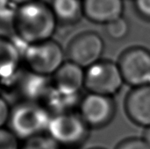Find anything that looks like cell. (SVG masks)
Here are the masks:
<instances>
[{
    "instance_id": "ac0fdd59",
    "label": "cell",
    "mask_w": 150,
    "mask_h": 149,
    "mask_svg": "<svg viewBox=\"0 0 150 149\" xmlns=\"http://www.w3.org/2000/svg\"><path fill=\"white\" fill-rule=\"evenodd\" d=\"M116 149H150V146L143 139H129L122 141Z\"/></svg>"
},
{
    "instance_id": "30bf717a",
    "label": "cell",
    "mask_w": 150,
    "mask_h": 149,
    "mask_svg": "<svg viewBox=\"0 0 150 149\" xmlns=\"http://www.w3.org/2000/svg\"><path fill=\"white\" fill-rule=\"evenodd\" d=\"M126 111L132 121L144 126H150V85L134 87L126 99Z\"/></svg>"
},
{
    "instance_id": "5bb4252c",
    "label": "cell",
    "mask_w": 150,
    "mask_h": 149,
    "mask_svg": "<svg viewBox=\"0 0 150 149\" xmlns=\"http://www.w3.org/2000/svg\"><path fill=\"white\" fill-rule=\"evenodd\" d=\"M105 31L109 37L113 40H120L124 39L127 35L129 32V25L127 21L123 17H120L106 24Z\"/></svg>"
},
{
    "instance_id": "cb8c5ba5",
    "label": "cell",
    "mask_w": 150,
    "mask_h": 149,
    "mask_svg": "<svg viewBox=\"0 0 150 149\" xmlns=\"http://www.w3.org/2000/svg\"><path fill=\"white\" fill-rule=\"evenodd\" d=\"M149 85H150V82H149Z\"/></svg>"
},
{
    "instance_id": "5b68a950",
    "label": "cell",
    "mask_w": 150,
    "mask_h": 149,
    "mask_svg": "<svg viewBox=\"0 0 150 149\" xmlns=\"http://www.w3.org/2000/svg\"><path fill=\"white\" fill-rule=\"evenodd\" d=\"M88 127L80 115L66 112L52 116L47 133L59 146L74 147L85 140Z\"/></svg>"
},
{
    "instance_id": "8992f818",
    "label": "cell",
    "mask_w": 150,
    "mask_h": 149,
    "mask_svg": "<svg viewBox=\"0 0 150 149\" xmlns=\"http://www.w3.org/2000/svg\"><path fill=\"white\" fill-rule=\"evenodd\" d=\"M124 82L139 87L150 82V52L146 48L135 47L126 50L118 63Z\"/></svg>"
},
{
    "instance_id": "44dd1931",
    "label": "cell",
    "mask_w": 150,
    "mask_h": 149,
    "mask_svg": "<svg viewBox=\"0 0 150 149\" xmlns=\"http://www.w3.org/2000/svg\"><path fill=\"white\" fill-rule=\"evenodd\" d=\"M143 140L150 146V126L146 129V132L144 133V138Z\"/></svg>"
},
{
    "instance_id": "9c48e42d",
    "label": "cell",
    "mask_w": 150,
    "mask_h": 149,
    "mask_svg": "<svg viewBox=\"0 0 150 149\" xmlns=\"http://www.w3.org/2000/svg\"><path fill=\"white\" fill-rule=\"evenodd\" d=\"M85 70L81 66L70 61L65 62L50 77L52 86L60 92L66 94H79L84 87Z\"/></svg>"
},
{
    "instance_id": "d4e9b609",
    "label": "cell",
    "mask_w": 150,
    "mask_h": 149,
    "mask_svg": "<svg viewBox=\"0 0 150 149\" xmlns=\"http://www.w3.org/2000/svg\"><path fill=\"white\" fill-rule=\"evenodd\" d=\"M96 149H99V148H96Z\"/></svg>"
},
{
    "instance_id": "4fadbf2b",
    "label": "cell",
    "mask_w": 150,
    "mask_h": 149,
    "mask_svg": "<svg viewBox=\"0 0 150 149\" xmlns=\"http://www.w3.org/2000/svg\"><path fill=\"white\" fill-rule=\"evenodd\" d=\"M50 5L58 23L75 24L83 15L82 0H52Z\"/></svg>"
},
{
    "instance_id": "52a82bcc",
    "label": "cell",
    "mask_w": 150,
    "mask_h": 149,
    "mask_svg": "<svg viewBox=\"0 0 150 149\" xmlns=\"http://www.w3.org/2000/svg\"><path fill=\"white\" fill-rule=\"evenodd\" d=\"M104 47V41L98 33L82 32L69 43L66 54L69 61L87 68L100 61Z\"/></svg>"
},
{
    "instance_id": "d6986e66",
    "label": "cell",
    "mask_w": 150,
    "mask_h": 149,
    "mask_svg": "<svg viewBox=\"0 0 150 149\" xmlns=\"http://www.w3.org/2000/svg\"><path fill=\"white\" fill-rule=\"evenodd\" d=\"M11 109V105L10 103L2 95H0V128L4 127V126L8 124Z\"/></svg>"
},
{
    "instance_id": "7a4b0ae2",
    "label": "cell",
    "mask_w": 150,
    "mask_h": 149,
    "mask_svg": "<svg viewBox=\"0 0 150 149\" xmlns=\"http://www.w3.org/2000/svg\"><path fill=\"white\" fill-rule=\"evenodd\" d=\"M51 118L40 103L22 101L11 105L7 125L19 140L27 141L47 133Z\"/></svg>"
},
{
    "instance_id": "8fae6325",
    "label": "cell",
    "mask_w": 150,
    "mask_h": 149,
    "mask_svg": "<svg viewBox=\"0 0 150 149\" xmlns=\"http://www.w3.org/2000/svg\"><path fill=\"white\" fill-rule=\"evenodd\" d=\"M122 0H83V15L91 21L108 24L122 17Z\"/></svg>"
},
{
    "instance_id": "277c9868",
    "label": "cell",
    "mask_w": 150,
    "mask_h": 149,
    "mask_svg": "<svg viewBox=\"0 0 150 149\" xmlns=\"http://www.w3.org/2000/svg\"><path fill=\"white\" fill-rule=\"evenodd\" d=\"M124 83L119 65L111 61L100 60L85 69L84 88L89 93L112 97Z\"/></svg>"
},
{
    "instance_id": "ba28073f",
    "label": "cell",
    "mask_w": 150,
    "mask_h": 149,
    "mask_svg": "<svg viewBox=\"0 0 150 149\" xmlns=\"http://www.w3.org/2000/svg\"><path fill=\"white\" fill-rule=\"evenodd\" d=\"M80 116L88 126L101 127L108 124L115 112L112 97L89 93L81 99Z\"/></svg>"
},
{
    "instance_id": "6da1fadb",
    "label": "cell",
    "mask_w": 150,
    "mask_h": 149,
    "mask_svg": "<svg viewBox=\"0 0 150 149\" xmlns=\"http://www.w3.org/2000/svg\"><path fill=\"white\" fill-rule=\"evenodd\" d=\"M58 22L50 4L35 0L19 5L11 28L14 40L23 47L52 39Z\"/></svg>"
},
{
    "instance_id": "9a60e30c",
    "label": "cell",
    "mask_w": 150,
    "mask_h": 149,
    "mask_svg": "<svg viewBox=\"0 0 150 149\" xmlns=\"http://www.w3.org/2000/svg\"><path fill=\"white\" fill-rule=\"evenodd\" d=\"M20 149H60V146L48 135H39L25 141Z\"/></svg>"
},
{
    "instance_id": "e0dca14e",
    "label": "cell",
    "mask_w": 150,
    "mask_h": 149,
    "mask_svg": "<svg viewBox=\"0 0 150 149\" xmlns=\"http://www.w3.org/2000/svg\"><path fill=\"white\" fill-rule=\"evenodd\" d=\"M18 140L9 128H0V149H20Z\"/></svg>"
},
{
    "instance_id": "603a6c76",
    "label": "cell",
    "mask_w": 150,
    "mask_h": 149,
    "mask_svg": "<svg viewBox=\"0 0 150 149\" xmlns=\"http://www.w3.org/2000/svg\"><path fill=\"white\" fill-rule=\"evenodd\" d=\"M0 93H1V86H0ZM1 95V94H0Z\"/></svg>"
},
{
    "instance_id": "7402d4cb",
    "label": "cell",
    "mask_w": 150,
    "mask_h": 149,
    "mask_svg": "<svg viewBox=\"0 0 150 149\" xmlns=\"http://www.w3.org/2000/svg\"><path fill=\"white\" fill-rule=\"evenodd\" d=\"M11 1L14 2L16 4H18L19 6V5H22V4L30 3V2H33V1H35V0H11Z\"/></svg>"
},
{
    "instance_id": "ffe728a7",
    "label": "cell",
    "mask_w": 150,
    "mask_h": 149,
    "mask_svg": "<svg viewBox=\"0 0 150 149\" xmlns=\"http://www.w3.org/2000/svg\"><path fill=\"white\" fill-rule=\"evenodd\" d=\"M134 4L139 14L150 20V0H134Z\"/></svg>"
},
{
    "instance_id": "3957f363",
    "label": "cell",
    "mask_w": 150,
    "mask_h": 149,
    "mask_svg": "<svg viewBox=\"0 0 150 149\" xmlns=\"http://www.w3.org/2000/svg\"><path fill=\"white\" fill-rule=\"evenodd\" d=\"M66 52L54 40L25 47L22 63L29 72L43 77H51L65 62Z\"/></svg>"
},
{
    "instance_id": "2e32d148",
    "label": "cell",
    "mask_w": 150,
    "mask_h": 149,
    "mask_svg": "<svg viewBox=\"0 0 150 149\" xmlns=\"http://www.w3.org/2000/svg\"><path fill=\"white\" fill-rule=\"evenodd\" d=\"M18 8V5L11 0H0V22L11 25Z\"/></svg>"
},
{
    "instance_id": "7c38bea8",
    "label": "cell",
    "mask_w": 150,
    "mask_h": 149,
    "mask_svg": "<svg viewBox=\"0 0 150 149\" xmlns=\"http://www.w3.org/2000/svg\"><path fill=\"white\" fill-rule=\"evenodd\" d=\"M23 50L14 39L0 35V81L8 79L22 67Z\"/></svg>"
}]
</instances>
